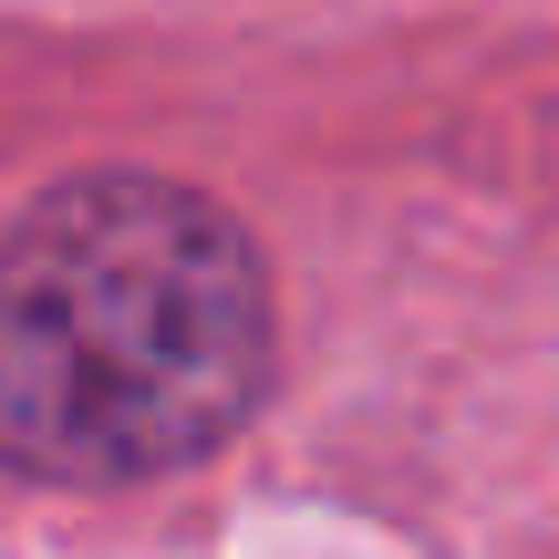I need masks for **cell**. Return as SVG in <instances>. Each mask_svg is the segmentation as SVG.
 Here are the masks:
<instances>
[{"mask_svg":"<svg viewBox=\"0 0 559 559\" xmlns=\"http://www.w3.org/2000/svg\"><path fill=\"white\" fill-rule=\"evenodd\" d=\"M270 394V270L166 177H73L0 239V466L145 487Z\"/></svg>","mask_w":559,"mask_h":559,"instance_id":"obj_1","label":"cell"}]
</instances>
